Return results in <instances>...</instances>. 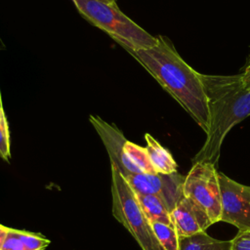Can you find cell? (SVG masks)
<instances>
[{
	"instance_id": "22",
	"label": "cell",
	"mask_w": 250,
	"mask_h": 250,
	"mask_svg": "<svg viewBox=\"0 0 250 250\" xmlns=\"http://www.w3.org/2000/svg\"><path fill=\"white\" fill-rule=\"evenodd\" d=\"M115 1H116V0H115Z\"/></svg>"
},
{
	"instance_id": "7",
	"label": "cell",
	"mask_w": 250,
	"mask_h": 250,
	"mask_svg": "<svg viewBox=\"0 0 250 250\" xmlns=\"http://www.w3.org/2000/svg\"><path fill=\"white\" fill-rule=\"evenodd\" d=\"M124 178L135 193L156 195L164 202L170 213L184 195L185 176L178 172L173 174L139 173L130 174Z\"/></svg>"
},
{
	"instance_id": "14",
	"label": "cell",
	"mask_w": 250,
	"mask_h": 250,
	"mask_svg": "<svg viewBox=\"0 0 250 250\" xmlns=\"http://www.w3.org/2000/svg\"><path fill=\"white\" fill-rule=\"evenodd\" d=\"M151 226L157 240L164 250L180 249V237L174 226L162 223H151Z\"/></svg>"
},
{
	"instance_id": "21",
	"label": "cell",
	"mask_w": 250,
	"mask_h": 250,
	"mask_svg": "<svg viewBox=\"0 0 250 250\" xmlns=\"http://www.w3.org/2000/svg\"><path fill=\"white\" fill-rule=\"evenodd\" d=\"M3 106V103H2V97H1V92H0V107Z\"/></svg>"
},
{
	"instance_id": "2",
	"label": "cell",
	"mask_w": 250,
	"mask_h": 250,
	"mask_svg": "<svg viewBox=\"0 0 250 250\" xmlns=\"http://www.w3.org/2000/svg\"><path fill=\"white\" fill-rule=\"evenodd\" d=\"M208 104L209 127L206 140L192 163L217 165L223 142L237 123L250 115V90L240 74H201Z\"/></svg>"
},
{
	"instance_id": "19",
	"label": "cell",
	"mask_w": 250,
	"mask_h": 250,
	"mask_svg": "<svg viewBox=\"0 0 250 250\" xmlns=\"http://www.w3.org/2000/svg\"><path fill=\"white\" fill-rule=\"evenodd\" d=\"M241 79L243 81V83L245 84V86L250 90V53L247 57L246 62L244 64V67L240 73Z\"/></svg>"
},
{
	"instance_id": "4",
	"label": "cell",
	"mask_w": 250,
	"mask_h": 250,
	"mask_svg": "<svg viewBox=\"0 0 250 250\" xmlns=\"http://www.w3.org/2000/svg\"><path fill=\"white\" fill-rule=\"evenodd\" d=\"M110 166L113 217L130 232L142 250H164L128 182L114 164Z\"/></svg>"
},
{
	"instance_id": "1",
	"label": "cell",
	"mask_w": 250,
	"mask_h": 250,
	"mask_svg": "<svg viewBox=\"0 0 250 250\" xmlns=\"http://www.w3.org/2000/svg\"><path fill=\"white\" fill-rule=\"evenodd\" d=\"M156 38L153 46L129 54L206 133L209 112L201 73L184 61L169 39L162 35Z\"/></svg>"
},
{
	"instance_id": "13",
	"label": "cell",
	"mask_w": 250,
	"mask_h": 250,
	"mask_svg": "<svg viewBox=\"0 0 250 250\" xmlns=\"http://www.w3.org/2000/svg\"><path fill=\"white\" fill-rule=\"evenodd\" d=\"M124 152L128 159L142 172L147 174H155L156 171L154 170L147 150L146 147L141 146L135 143L130 141H126L124 145Z\"/></svg>"
},
{
	"instance_id": "6",
	"label": "cell",
	"mask_w": 250,
	"mask_h": 250,
	"mask_svg": "<svg viewBox=\"0 0 250 250\" xmlns=\"http://www.w3.org/2000/svg\"><path fill=\"white\" fill-rule=\"evenodd\" d=\"M222 215L221 221L238 230L250 229V187L239 184L222 172L218 173Z\"/></svg>"
},
{
	"instance_id": "8",
	"label": "cell",
	"mask_w": 250,
	"mask_h": 250,
	"mask_svg": "<svg viewBox=\"0 0 250 250\" xmlns=\"http://www.w3.org/2000/svg\"><path fill=\"white\" fill-rule=\"evenodd\" d=\"M89 120L94 129L100 136L110 159V164H114L123 177L130 174L142 173L126 156L124 152V145L126 138L121 130L114 124L104 121L98 115H90Z\"/></svg>"
},
{
	"instance_id": "11",
	"label": "cell",
	"mask_w": 250,
	"mask_h": 250,
	"mask_svg": "<svg viewBox=\"0 0 250 250\" xmlns=\"http://www.w3.org/2000/svg\"><path fill=\"white\" fill-rule=\"evenodd\" d=\"M135 194L145 216L150 224L162 223L173 226L171 213L159 197L152 194Z\"/></svg>"
},
{
	"instance_id": "9",
	"label": "cell",
	"mask_w": 250,
	"mask_h": 250,
	"mask_svg": "<svg viewBox=\"0 0 250 250\" xmlns=\"http://www.w3.org/2000/svg\"><path fill=\"white\" fill-rule=\"evenodd\" d=\"M171 219L179 237L206 231L213 225L208 213L193 199L183 195L171 211Z\"/></svg>"
},
{
	"instance_id": "12",
	"label": "cell",
	"mask_w": 250,
	"mask_h": 250,
	"mask_svg": "<svg viewBox=\"0 0 250 250\" xmlns=\"http://www.w3.org/2000/svg\"><path fill=\"white\" fill-rule=\"evenodd\" d=\"M179 250H230V240L224 241L211 237L206 231L191 236L180 237Z\"/></svg>"
},
{
	"instance_id": "17",
	"label": "cell",
	"mask_w": 250,
	"mask_h": 250,
	"mask_svg": "<svg viewBox=\"0 0 250 250\" xmlns=\"http://www.w3.org/2000/svg\"><path fill=\"white\" fill-rule=\"evenodd\" d=\"M230 250H250V229L238 230L230 240Z\"/></svg>"
},
{
	"instance_id": "16",
	"label": "cell",
	"mask_w": 250,
	"mask_h": 250,
	"mask_svg": "<svg viewBox=\"0 0 250 250\" xmlns=\"http://www.w3.org/2000/svg\"><path fill=\"white\" fill-rule=\"evenodd\" d=\"M18 234L23 244L24 250H44L51 242L40 233L18 229Z\"/></svg>"
},
{
	"instance_id": "3",
	"label": "cell",
	"mask_w": 250,
	"mask_h": 250,
	"mask_svg": "<svg viewBox=\"0 0 250 250\" xmlns=\"http://www.w3.org/2000/svg\"><path fill=\"white\" fill-rule=\"evenodd\" d=\"M79 14L121 45L128 53L153 46L157 38L118 8L115 0H71Z\"/></svg>"
},
{
	"instance_id": "15",
	"label": "cell",
	"mask_w": 250,
	"mask_h": 250,
	"mask_svg": "<svg viewBox=\"0 0 250 250\" xmlns=\"http://www.w3.org/2000/svg\"><path fill=\"white\" fill-rule=\"evenodd\" d=\"M0 157L6 161L11 158L10 130L3 106L0 107Z\"/></svg>"
},
{
	"instance_id": "20",
	"label": "cell",
	"mask_w": 250,
	"mask_h": 250,
	"mask_svg": "<svg viewBox=\"0 0 250 250\" xmlns=\"http://www.w3.org/2000/svg\"><path fill=\"white\" fill-rule=\"evenodd\" d=\"M9 229H10L9 227H6V226H3L0 224V250L4 244V241L7 237V235H8Z\"/></svg>"
},
{
	"instance_id": "10",
	"label": "cell",
	"mask_w": 250,
	"mask_h": 250,
	"mask_svg": "<svg viewBox=\"0 0 250 250\" xmlns=\"http://www.w3.org/2000/svg\"><path fill=\"white\" fill-rule=\"evenodd\" d=\"M145 140L146 143V150L150 159V162L156 171L160 174H173L178 172V164L170 151L165 148L156 139L150 134H145Z\"/></svg>"
},
{
	"instance_id": "5",
	"label": "cell",
	"mask_w": 250,
	"mask_h": 250,
	"mask_svg": "<svg viewBox=\"0 0 250 250\" xmlns=\"http://www.w3.org/2000/svg\"><path fill=\"white\" fill-rule=\"evenodd\" d=\"M211 163L195 162L187 176L183 187L184 195L198 203L209 215L213 224L221 222L222 203L219 176Z\"/></svg>"
},
{
	"instance_id": "18",
	"label": "cell",
	"mask_w": 250,
	"mask_h": 250,
	"mask_svg": "<svg viewBox=\"0 0 250 250\" xmlns=\"http://www.w3.org/2000/svg\"><path fill=\"white\" fill-rule=\"evenodd\" d=\"M1 250H24L23 244L18 234V229L10 228Z\"/></svg>"
}]
</instances>
